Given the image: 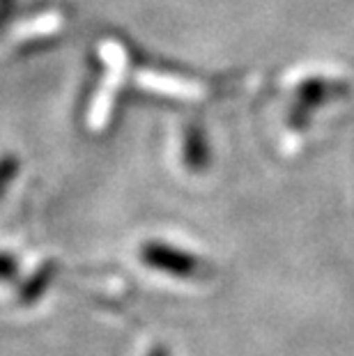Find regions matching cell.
I'll use <instances>...</instances> for the list:
<instances>
[{
  "label": "cell",
  "instance_id": "5b68a950",
  "mask_svg": "<svg viewBox=\"0 0 354 356\" xmlns=\"http://www.w3.org/2000/svg\"><path fill=\"white\" fill-rule=\"evenodd\" d=\"M104 58L108 60L111 67H113V79L106 81V90H104V95L97 99V106H95V111H92V127H102V122L106 120L108 115V108H111V95H113V86L118 83L120 79V74H122V65H124V58H122V53H120L118 47H113V44H108V47H104Z\"/></svg>",
  "mask_w": 354,
  "mask_h": 356
},
{
  "label": "cell",
  "instance_id": "3957f363",
  "mask_svg": "<svg viewBox=\"0 0 354 356\" xmlns=\"http://www.w3.org/2000/svg\"><path fill=\"white\" fill-rule=\"evenodd\" d=\"M182 154H184V165L191 172H202V170L207 168V163H209V147H207L205 134H202V129L195 122L186 127V131H184Z\"/></svg>",
  "mask_w": 354,
  "mask_h": 356
},
{
  "label": "cell",
  "instance_id": "52a82bcc",
  "mask_svg": "<svg viewBox=\"0 0 354 356\" xmlns=\"http://www.w3.org/2000/svg\"><path fill=\"white\" fill-rule=\"evenodd\" d=\"M17 170H19V159H14V156L0 159V193L10 184V179L17 175Z\"/></svg>",
  "mask_w": 354,
  "mask_h": 356
},
{
  "label": "cell",
  "instance_id": "ba28073f",
  "mask_svg": "<svg viewBox=\"0 0 354 356\" xmlns=\"http://www.w3.org/2000/svg\"><path fill=\"white\" fill-rule=\"evenodd\" d=\"M19 274V262L10 253H0V280H14Z\"/></svg>",
  "mask_w": 354,
  "mask_h": 356
},
{
  "label": "cell",
  "instance_id": "30bf717a",
  "mask_svg": "<svg viewBox=\"0 0 354 356\" xmlns=\"http://www.w3.org/2000/svg\"><path fill=\"white\" fill-rule=\"evenodd\" d=\"M147 356H170V352H168V347H163V345H154L152 350L147 352Z\"/></svg>",
  "mask_w": 354,
  "mask_h": 356
},
{
  "label": "cell",
  "instance_id": "7a4b0ae2",
  "mask_svg": "<svg viewBox=\"0 0 354 356\" xmlns=\"http://www.w3.org/2000/svg\"><path fill=\"white\" fill-rule=\"evenodd\" d=\"M348 92V86L341 81H329V79H306L301 86L297 88V97H295V106L290 111V127L292 129H304L308 118L313 115V111L322 106L327 99H336V97H343Z\"/></svg>",
  "mask_w": 354,
  "mask_h": 356
},
{
  "label": "cell",
  "instance_id": "9c48e42d",
  "mask_svg": "<svg viewBox=\"0 0 354 356\" xmlns=\"http://www.w3.org/2000/svg\"><path fill=\"white\" fill-rule=\"evenodd\" d=\"M17 0H0V28H3V24L7 21V17L12 14V7Z\"/></svg>",
  "mask_w": 354,
  "mask_h": 356
},
{
  "label": "cell",
  "instance_id": "277c9868",
  "mask_svg": "<svg viewBox=\"0 0 354 356\" xmlns=\"http://www.w3.org/2000/svg\"><path fill=\"white\" fill-rule=\"evenodd\" d=\"M58 276V262L54 260H49V262H44L40 269L35 271L33 276H30L24 285H21V290H19V304L21 306H33L37 304L42 297H44V292L49 290V285L54 283Z\"/></svg>",
  "mask_w": 354,
  "mask_h": 356
},
{
  "label": "cell",
  "instance_id": "8992f818",
  "mask_svg": "<svg viewBox=\"0 0 354 356\" xmlns=\"http://www.w3.org/2000/svg\"><path fill=\"white\" fill-rule=\"evenodd\" d=\"M138 81L150 90H156V92L163 95H172V97H200L202 88L195 86V83H186L182 79H172V76H159V74H140Z\"/></svg>",
  "mask_w": 354,
  "mask_h": 356
},
{
  "label": "cell",
  "instance_id": "6da1fadb",
  "mask_svg": "<svg viewBox=\"0 0 354 356\" xmlns=\"http://www.w3.org/2000/svg\"><path fill=\"white\" fill-rule=\"evenodd\" d=\"M140 260L156 271H163L175 278H195L200 276L202 262L193 257L189 251L177 246L163 244V241H147L140 246Z\"/></svg>",
  "mask_w": 354,
  "mask_h": 356
}]
</instances>
